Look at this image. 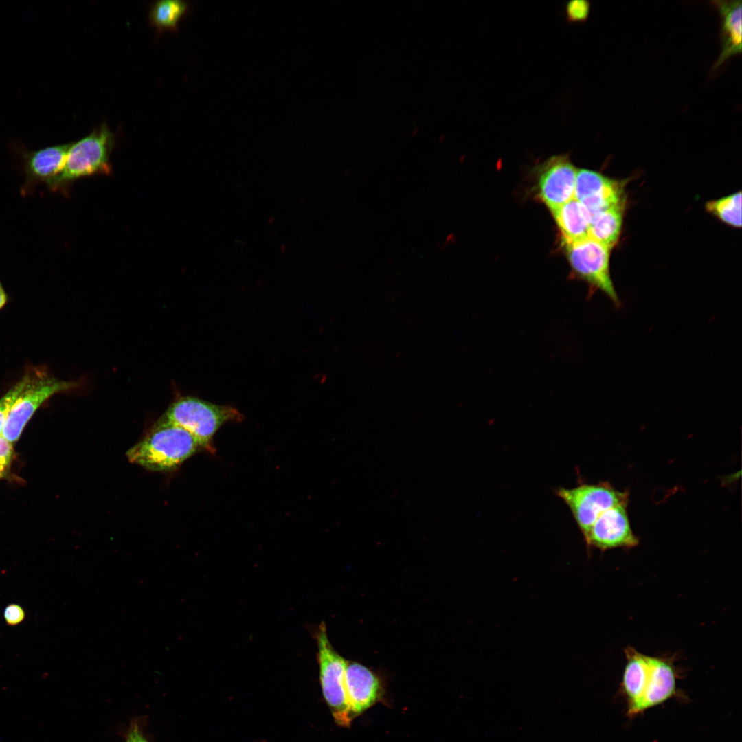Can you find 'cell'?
I'll return each mask as SVG.
<instances>
[{
    "label": "cell",
    "mask_w": 742,
    "mask_h": 742,
    "mask_svg": "<svg viewBox=\"0 0 742 742\" xmlns=\"http://www.w3.org/2000/svg\"><path fill=\"white\" fill-rule=\"evenodd\" d=\"M188 5L178 0H164L156 2L150 12V21L159 30H175L185 14Z\"/></svg>",
    "instance_id": "obj_18"
},
{
    "label": "cell",
    "mask_w": 742,
    "mask_h": 742,
    "mask_svg": "<svg viewBox=\"0 0 742 742\" xmlns=\"http://www.w3.org/2000/svg\"><path fill=\"white\" fill-rule=\"evenodd\" d=\"M8 296L0 281V310L6 304Z\"/></svg>",
    "instance_id": "obj_25"
},
{
    "label": "cell",
    "mask_w": 742,
    "mask_h": 742,
    "mask_svg": "<svg viewBox=\"0 0 742 742\" xmlns=\"http://www.w3.org/2000/svg\"><path fill=\"white\" fill-rule=\"evenodd\" d=\"M3 618L8 625L16 626L25 620V612L20 605L11 603L5 607L3 611Z\"/></svg>",
    "instance_id": "obj_22"
},
{
    "label": "cell",
    "mask_w": 742,
    "mask_h": 742,
    "mask_svg": "<svg viewBox=\"0 0 742 742\" xmlns=\"http://www.w3.org/2000/svg\"><path fill=\"white\" fill-rule=\"evenodd\" d=\"M539 170L537 196L550 211L574 198L578 170L568 155L551 157Z\"/></svg>",
    "instance_id": "obj_8"
},
{
    "label": "cell",
    "mask_w": 742,
    "mask_h": 742,
    "mask_svg": "<svg viewBox=\"0 0 742 742\" xmlns=\"http://www.w3.org/2000/svg\"><path fill=\"white\" fill-rule=\"evenodd\" d=\"M574 199L589 213L591 218L611 207L625 202L623 186L590 170L577 171Z\"/></svg>",
    "instance_id": "obj_10"
},
{
    "label": "cell",
    "mask_w": 742,
    "mask_h": 742,
    "mask_svg": "<svg viewBox=\"0 0 742 742\" xmlns=\"http://www.w3.org/2000/svg\"><path fill=\"white\" fill-rule=\"evenodd\" d=\"M712 3L722 20L721 51L712 68V72H715L727 60L741 52L742 2L715 1Z\"/></svg>",
    "instance_id": "obj_14"
},
{
    "label": "cell",
    "mask_w": 742,
    "mask_h": 742,
    "mask_svg": "<svg viewBox=\"0 0 742 742\" xmlns=\"http://www.w3.org/2000/svg\"><path fill=\"white\" fill-rule=\"evenodd\" d=\"M201 447L192 434L161 417L143 439L128 450L126 456L131 462L147 470L168 472Z\"/></svg>",
    "instance_id": "obj_1"
},
{
    "label": "cell",
    "mask_w": 742,
    "mask_h": 742,
    "mask_svg": "<svg viewBox=\"0 0 742 742\" xmlns=\"http://www.w3.org/2000/svg\"><path fill=\"white\" fill-rule=\"evenodd\" d=\"M563 246L575 276L586 282L594 291L603 292L616 307H620L621 302L610 274L611 248L589 236Z\"/></svg>",
    "instance_id": "obj_5"
},
{
    "label": "cell",
    "mask_w": 742,
    "mask_h": 742,
    "mask_svg": "<svg viewBox=\"0 0 742 742\" xmlns=\"http://www.w3.org/2000/svg\"><path fill=\"white\" fill-rule=\"evenodd\" d=\"M114 143L113 134L103 125L89 135L71 144L64 167L49 188L66 192L71 183L80 178L109 175L112 172L110 154Z\"/></svg>",
    "instance_id": "obj_2"
},
{
    "label": "cell",
    "mask_w": 742,
    "mask_h": 742,
    "mask_svg": "<svg viewBox=\"0 0 742 742\" xmlns=\"http://www.w3.org/2000/svg\"><path fill=\"white\" fill-rule=\"evenodd\" d=\"M676 671L671 658L651 656V674L641 699L629 706L628 714L634 715L660 704L675 692Z\"/></svg>",
    "instance_id": "obj_13"
},
{
    "label": "cell",
    "mask_w": 742,
    "mask_h": 742,
    "mask_svg": "<svg viewBox=\"0 0 742 742\" xmlns=\"http://www.w3.org/2000/svg\"><path fill=\"white\" fill-rule=\"evenodd\" d=\"M12 445L0 434V467L7 471L12 456Z\"/></svg>",
    "instance_id": "obj_23"
},
{
    "label": "cell",
    "mask_w": 742,
    "mask_h": 742,
    "mask_svg": "<svg viewBox=\"0 0 742 742\" xmlns=\"http://www.w3.org/2000/svg\"><path fill=\"white\" fill-rule=\"evenodd\" d=\"M192 434L202 448L210 449V441L218 429L230 421H240L242 414L235 408L206 402L192 396H181L172 402L161 416Z\"/></svg>",
    "instance_id": "obj_3"
},
{
    "label": "cell",
    "mask_w": 742,
    "mask_h": 742,
    "mask_svg": "<svg viewBox=\"0 0 742 742\" xmlns=\"http://www.w3.org/2000/svg\"><path fill=\"white\" fill-rule=\"evenodd\" d=\"M625 203H619L593 216L589 237L611 249L620 236Z\"/></svg>",
    "instance_id": "obj_17"
},
{
    "label": "cell",
    "mask_w": 742,
    "mask_h": 742,
    "mask_svg": "<svg viewBox=\"0 0 742 742\" xmlns=\"http://www.w3.org/2000/svg\"><path fill=\"white\" fill-rule=\"evenodd\" d=\"M626 664L622 687L631 706L643 696L651 674V656L644 655L632 647L625 649Z\"/></svg>",
    "instance_id": "obj_15"
},
{
    "label": "cell",
    "mask_w": 742,
    "mask_h": 742,
    "mask_svg": "<svg viewBox=\"0 0 742 742\" xmlns=\"http://www.w3.org/2000/svg\"><path fill=\"white\" fill-rule=\"evenodd\" d=\"M345 680L352 720L382 698L383 685L380 677L361 664L348 661Z\"/></svg>",
    "instance_id": "obj_11"
},
{
    "label": "cell",
    "mask_w": 742,
    "mask_h": 742,
    "mask_svg": "<svg viewBox=\"0 0 742 742\" xmlns=\"http://www.w3.org/2000/svg\"><path fill=\"white\" fill-rule=\"evenodd\" d=\"M40 367L26 369L21 379L16 382L0 398V434L2 432L9 411L20 394L27 388L36 377Z\"/></svg>",
    "instance_id": "obj_20"
},
{
    "label": "cell",
    "mask_w": 742,
    "mask_h": 742,
    "mask_svg": "<svg viewBox=\"0 0 742 742\" xmlns=\"http://www.w3.org/2000/svg\"><path fill=\"white\" fill-rule=\"evenodd\" d=\"M627 504L614 506L598 516L584 537L588 546L606 550L631 548L638 544L629 519Z\"/></svg>",
    "instance_id": "obj_9"
},
{
    "label": "cell",
    "mask_w": 742,
    "mask_h": 742,
    "mask_svg": "<svg viewBox=\"0 0 742 742\" xmlns=\"http://www.w3.org/2000/svg\"><path fill=\"white\" fill-rule=\"evenodd\" d=\"M590 2L586 0H572L565 5L566 20L569 23H583L590 12Z\"/></svg>",
    "instance_id": "obj_21"
},
{
    "label": "cell",
    "mask_w": 742,
    "mask_h": 742,
    "mask_svg": "<svg viewBox=\"0 0 742 742\" xmlns=\"http://www.w3.org/2000/svg\"><path fill=\"white\" fill-rule=\"evenodd\" d=\"M5 472H6L5 469L0 467V478L4 476Z\"/></svg>",
    "instance_id": "obj_26"
},
{
    "label": "cell",
    "mask_w": 742,
    "mask_h": 742,
    "mask_svg": "<svg viewBox=\"0 0 742 742\" xmlns=\"http://www.w3.org/2000/svg\"><path fill=\"white\" fill-rule=\"evenodd\" d=\"M556 495L570 509L584 537L601 513L614 506L628 503V493L607 482L560 488Z\"/></svg>",
    "instance_id": "obj_7"
},
{
    "label": "cell",
    "mask_w": 742,
    "mask_h": 742,
    "mask_svg": "<svg viewBox=\"0 0 742 742\" xmlns=\"http://www.w3.org/2000/svg\"><path fill=\"white\" fill-rule=\"evenodd\" d=\"M551 212L561 232L563 245L589 236L591 216L574 198Z\"/></svg>",
    "instance_id": "obj_16"
},
{
    "label": "cell",
    "mask_w": 742,
    "mask_h": 742,
    "mask_svg": "<svg viewBox=\"0 0 742 742\" xmlns=\"http://www.w3.org/2000/svg\"><path fill=\"white\" fill-rule=\"evenodd\" d=\"M319 679L324 697L336 723L349 727L351 719L347 699L345 673L348 661L330 644L325 623L316 635Z\"/></svg>",
    "instance_id": "obj_4"
},
{
    "label": "cell",
    "mask_w": 742,
    "mask_h": 742,
    "mask_svg": "<svg viewBox=\"0 0 742 742\" xmlns=\"http://www.w3.org/2000/svg\"><path fill=\"white\" fill-rule=\"evenodd\" d=\"M706 209L726 224L741 226V193L739 192L707 203Z\"/></svg>",
    "instance_id": "obj_19"
},
{
    "label": "cell",
    "mask_w": 742,
    "mask_h": 742,
    "mask_svg": "<svg viewBox=\"0 0 742 742\" xmlns=\"http://www.w3.org/2000/svg\"><path fill=\"white\" fill-rule=\"evenodd\" d=\"M79 385L76 381L58 380L48 374L44 368H39L34 379L12 405L1 434L10 443L16 442L26 423L43 403L53 395L75 389Z\"/></svg>",
    "instance_id": "obj_6"
},
{
    "label": "cell",
    "mask_w": 742,
    "mask_h": 742,
    "mask_svg": "<svg viewBox=\"0 0 742 742\" xmlns=\"http://www.w3.org/2000/svg\"><path fill=\"white\" fill-rule=\"evenodd\" d=\"M70 144L49 146L27 153L23 161L26 177L23 190L27 191L42 183L49 188L64 167Z\"/></svg>",
    "instance_id": "obj_12"
},
{
    "label": "cell",
    "mask_w": 742,
    "mask_h": 742,
    "mask_svg": "<svg viewBox=\"0 0 742 742\" xmlns=\"http://www.w3.org/2000/svg\"><path fill=\"white\" fill-rule=\"evenodd\" d=\"M126 742H148L142 732L139 725L133 723L128 731Z\"/></svg>",
    "instance_id": "obj_24"
}]
</instances>
